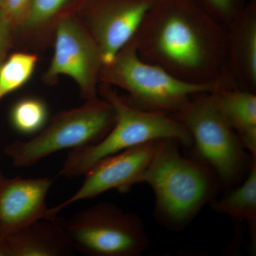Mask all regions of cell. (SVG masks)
I'll use <instances>...</instances> for the list:
<instances>
[{
	"label": "cell",
	"mask_w": 256,
	"mask_h": 256,
	"mask_svg": "<svg viewBox=\"0 0 256 256\" xmlns=\"http://www.w3.org/2000/svg\"><path fill=\"white\" fill-rule=\"evenodd\" d=\"M133 38L143 60L185 82H214L225 66L226 28L195 0H154Z\"/></svg>",
	"instance_id": "cell-1"
},
{
	"label": "cell",
	"mask_w": 256,
	"mask_h": 256,
	"mask_svg": "<svg viewBox=\"0 0 256 256\" xmlns=\"http://www.w3.org/2000/svg\"><path fill=\"white\" fill-rule=\"evenodd\" d=\"M180 146L173 138L161 140L142 182L154 192L156 220L173 232L186 228L216 198L220 185L208 164L185 158Z\"/></svg>",
	"instance_id": "cell-2"
},
{
	"label": "cell",
	"mask_w": 256,
	"mask_h": 256,
	"mask_svg": "<svg viewBox=\"0 0 256 256\" xmlns=\"http://www.w3.org/2000/svg\"><path fill=\"white\" fill-rule=\"evenodd\" d=\"M98 94L114 107V127L98 142L69 152L58 176H84L100 160L151 141L173 138L182 146H192L188 130L172 114L138 108L128 104L114 87L102 82Z\"/></svg>",
	"instance_id": "cell-3"
},
{
	"label": "cell",
	"mask_w": 256,
	"mask_h": 256,
	"mask_svg": "<svg viewBox=\"0 0 256 256\" xmlns=\"http://www.w3.org/2000/svg\"><path fill=\"white\" fill-rule=\"evenodd\" d=\"M100 82L127 92L128 96L122 98L138 108L174 116L192 96L212 92L216 80L196 84L174 76L143 60L132 38L110 64L104 66L99 76Z\"/></svg>",
	"instance_id": "cell-4"
},
{
	"label": "cell",
	"mask_w": 256,
	"mask_h": 256,
	"mask_svg": "<svg viewBox=\"0 0 256 256\" xmlns=\"http://www.w3.org/2000/svg\"><path fill=\"white\" fill-rule=\"evenodd\" d=\"M173 116L188 130L198 160L214 171L224 188H235L246 178L255 156L220 114L212 92L192 96Z\"/></svg>",
	"instance_id": "cell-5"
},
{
	"label": "cell",
	"mask_w": 256,
	"mask_h": 256,
	"mask_svg": "<svg viewBox=\"0 0 256 256\" xmlns=\"http://www.w3.org/2000/svg\"><path fill=\"white\" fill-rule=\"evenodd\" d=\"M116 122L114 107L105 99L86 101L80 107L56 114L50 124L28 141L5 146V154L16 168H28L66 149H78L100 141Z\"/></svg>",
	"instance_id": "cell-6"
},
{
	"label": "cell",
	"mask_w": 256,
	"mask_h": 256,
	"mask_svg": "<svg viewBox=\"0 0 256 256\" xmlns=\"http://www.w3.org/2000/svg\"><path fill=\"white\" fill-rule=\"evenodd\" d=\"M74 248L89 256H140L150 240L139 216L101 202L62 220Z\"/></svg>",
	"instance_id": "cell-7"
},
{
	"label": "cell",
	"mask_w": 256,
	"mask_h": 256,
	"mask_svg": "<svg viewBox=\"0 0 256 256\" xmlns=\"http://www.w3.org/2000/svg\"><path fill=\"white\" fill-rule=\"evenodd\" d=\"M54 53L44 82L54 85L60 76L70 77L86 101L98 98L99 76L104 64L98 47L77 14L60 20L54 32Z\"/></svg>",
	"instance_id": "cell-8"
},
{
	"label": "cell",
	"mask_w": 256,
	"mask_h": 256,
	"mask_svg": "<svg viewBox=\"0 0 256 256\" xmlns=\"http://www.w3.org/2000/svg\"><path fill=\"white\" fill-rule=\"evenodd\" d=\"M153 2L88 0L82 10L84 23L100 50L104 66L132 40Z\"/></svg>",
	"instance_id": "cell-9"
},
{
	"label": "cell",
	"mask_w": 256,
	"mask_h": 256,
	"mask_svg": "<svg viewBox=\"0 0 256 256\" xmlns=\"http://www.w3.org/2000/svg\"><path fill=\"white\" fill-rule=\"evenodd\" d=\"M160 140L133 146L98 162L84 175L85 180L72 196L60 204L50 208V214L56 216L60 210L73 204L94 198L109 190L124 193L134 185L142 183L143 175Z\"/></svg>",
	"instance_id": "cell-10"
},
{
	"label": "cell",
	"mask_w": 256,
	"mask_h": 256,
	"mask_svg": "<svg viewBox=\"0 0 256 256\" xmlns=\"http://www.w3.org/2000/svg\"><path fill=\"white\" fill-rule=\"evenodd\" d=\"M53 178H3L0 182V242L30 224L52 220L46 200Z\"/></svg>",
	"instance_id": "cell-11"
},
{
	"label": "cell",
	"mask_w": 256,
	"mask_h": 256,
	"mask_svg": "<svg viewBox=\"0 0 256 256\" xmlns=\"http://www.w3.org/2000/svg\"><path fill=\"white\" fill-rule=\"evenodd\" d=\"M226 28L224 72L236 86L256 92V0L246 2Z\"/></svg>",
	"instance_id": "cell-12"
},
{
	"label": "cell",
	"mask_w": 256,
	"mask_h": 256,
	"mask_svg": "<svg viewBox=\"0 0 256 256\" xmlns=\"http://www.w3.org/2000/svg\"><path fill=\"white\" fill-rule=\"evenodd\" d=\"M74 250L57 216L30 224L0 242V256H64Z\"/></svg>",
	"instance_id": "cell-13"
},
{
	"label": "cell",
	"mask_w": 256,
	"mask_h": 256,
	"mask_svg": "<svg viewBox=\"0 0 256 256\" xmlns=\"http://www.w3.org/2000/svg\"><path fill=\"white\" fill-rule=\"evenodd\" d=\"M216 106L240 138L242 146L256 158V92L234 86L224 70L212 92Z\"/></svg>",
	"instance_id": "cell-14"
},
{
	"label": "cell",
	"mask_w": 256,
	"mask_h": 256,
	"mask_svg": "<svg viewBox=\"0 0 256 256\" xmlns=\"http://www.w3.org/2000/svg\"><path fill=\"white\" fill-rule=\"evenodd\" d=\"M88 0H31L28 13L18 30L24 40L46 38L60 20L78 14Z\"/></svg>",
	"instance_id": "cell-15"
},
{
	"label": "cell",
	"mask_w": 256,
	"mask_h": 256,
	"mask_svg": "<svg viewBox=\"0 0 256 256\" xmlns=\"http://www.w3.org/2000/svg\"><path fill=\"white\" fill-rule=\"evenodd\" d=\"M214 210L238 222H246L250 230L252 248L256 244V158L252 159L246 178L230 188L222 198L210 202Z\"/></svg>",
	"instance_id": "cell-16"
},
{
	"label": "cell",
	"mask_w": 256,
	"mask_h": 256,
	"mask_svg": "<svg viewBox=\"0 0 256 256\" xmlns=\"http://www.w3.org/2000/svg\"><path fill=\"white\" fill-rule=\"evenodd\" d=\"M38 62L35 54L18 52L0 66V100L22 87L31 78Z\"/></svg>",
	"instance_id": "cell-17"
},
{
	"label": "cell",
	"mask_w": 256,
	"mask_h": 256,
	"mask_svg": "<svg viewBox=\"0 0 256 256\" xmlns=\"http://www.w3.org/2000/svg\"><path fill=\"white\" fill-rule=\"evenodd\" d=\"M48 110L44 102L40 99L28 98L16 102L10 114L12 124L18 132L34 133L46 122Z\"/></svg>",
	"instance_id": "cell-18"
},
{
	"label": "cell",
	"mask_w": 256,
	"mask_h": 256,
	"mask_svg": "<svg viewBox=\"0 0 256 256\" xmlns=\"http://www.w3.org/2000/svg\"><path fill=\"white\" fill-rule=\"evenodd\" d=\"M224 25L227 24L242 10L246 0H195Z\"/></svg>",
	"instance_id": "cell-19"
},
{
	"label": "cell",
	"mask_w": 256,
	"mask_h": 256,
	"mask_svg": "<svg viewBox=\"0 0 256 256\" xmlns=\"http://www.w3.org/2000/svg\"><path fill=\"white\" fill-rule=\"evenodd\" d=\"M31 0H0V12L9 20L14 31L22 22Z\"/></svg>",
	"instance_id": "cell-20"
},
{
	"label": "cell",
	"mask_w": 256,
	"mask_h": 256,
	"mask_svg": "<svg viewBox=\"0 0 256 256\" xmlns=\"http://www.w3.org/2000/svg\"><path fill=\"white\" fill-rule=\"evenodd\" d=\"M14 28L8 18L0 12V66L4 62L13 40Z\"/></svg>",
	"instance_id": "cell-21"
},
{
	"label": "cell",
	"mask_w": 256,
	"mask_h": 256,
	"mask_svg": "<svg viewBox=\"0 0 256 256\" xmlns=\"http://www.w3.org/2000/svg\"><path fill=\"white\" fill-rule=\"evenodd\" d=\"M3 178L1 174H0V182H1Z\"/></svg>",
	"instance_id": "cell-22"
}]
</instances>
